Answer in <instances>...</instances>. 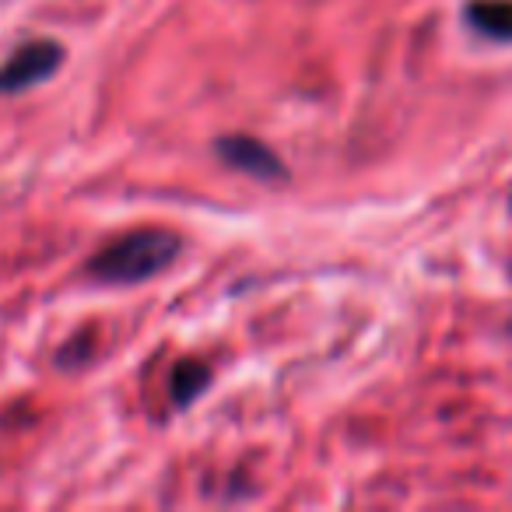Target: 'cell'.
Returning <instances> with one entry per match:
<instances>
[{"label":"cell","instance_id":"obj_1","mask_svg":"<svg viewBox=\"0 0 512 512\" xmlns=\"http://www.w3.org/2000/svg\"><path fill=\"white\" fill-rule=\"evenodd\" d=\"M183 253V239L169 228H137L88 260V278L99 285H141V281L162 274L165 267L176 264Z\"/></svg>","mask_w":512,"mask_h":512},{"label":"cell","instance_id":"obj_2","mask_svg":"<svg viewBox=\"0 0 512 512\" xmlns=\"http://www.w3.org/2000/svg\"><path fill=\"white\" fill-rule=\"evenodd\" d=\"M64 64V46L53 39H29L0 64V95L29 92L50 81Z\"/></svg>","mask_w":512,"mask_h":512},{"label":"cell","instance_id":"obj_3","mask_svg":"<svg viewBox=\"0 0 512 512\" xmlns=\"http://www.w3.org/2000/svg\"><path fill=\"white\" fill-rule=\"evenodd\" d=\"M214 151L225 165L239 169L242 176H253L260 183H285L288 165L281 162V155L274 148H267L264 141H256L249 134H225L214 141Z\"/></svg>","mask_w":512,"mask_h":512},{"label":"cell","instance_id":"obj_4","mask_svg":"<svg viewBox=\"0 0 512 512\" xmlns=\"http://www.w3.org/2000/svg\"><path fill=\"white\" fill-rule=\"evenodd\" d=\"M467 25L491 43H512V0H467Z\"/></svg>","mask_w":512,"mask_h":512},{"label":"cell","instance_id":"obj_5","mask_svg":"<svg viewBox=\"0 0 512 512\" xmlns=\"http://www.w3.org/2000/svg\"><path fill=\"white\" fill-rule=\"evenodd\" d=\"M211 383V369L197 358H183V362L172 369V379H169V393H172V404L176 407H190L200 393L207 390Z\"/></svg>","mask_w":512,"mask_h":512}]
</instances>
